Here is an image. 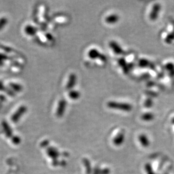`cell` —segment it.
<instances>
[{
    "mask_svg": "<svg viewBox=\"0 0 174 174\" xmlns=\"http://www.w3.org/2000/svg\"><path fill=\"white\" fill-rule=\"evenodd\" d=\"M107 106L111 109L126 112H130L132 109V106L131 104L126 103H122L115 101H110L107 102Z\"/></svg>",
    "mask_w": 174,
    "mask_h": 174,
    "instance_id": "6da1fadb",
    "label": "cell"
},
{
    "mask_svg": "<svg viewBox=\"0 0 174 174\" xmlns=\"http://www.w3.org/2000/svg\"><path fill=\"white\" fill-rule=\"evenodd\" d=\"M27 111V107L25 105H21L19 106L11 117V120L14 123H17L21 119L22 116L25 115Z\"/></svg>",
    "mask_w": 174,
    "mask_h": 174,
    "instance_id": "7a4b0ae2",
    "label": "cell"
},
{
    "mask_svg": "<svg viewBox=\"0 0 174 174\" xmlns=\"http://www.w3.org/2000/svg\"><path fill=\"white\" fill-rule=\"evenodd\" d=\"M6 86L14 94L21 93L23 89L22 85H21L19 83H18L14 81H9L7 83Z\"/></svg>",
    "mask_w": 174,
    "mask_h": 174,
    "instance_id": "3957f363",
    "label": "cell"
},
{
    "mask_svg": "<svg viewBox=\"0 0 174 174\" xmlns=\"http://www.w3.org/2000/svg\"><path fill=\"white\" fill-rule=\"evenodd\" d=\"M88 56L92 59H98L101 60L102 62H106L107 60L105 55L100 52L97 50L95 49H93L89 50L88 52Z\"/></svg>",
    "mask_w": 174,
    "mask_h": 174,
    "instance_id": "277c9868",
    "label": "cell"
},
{
    "mask_svg": "<svg viewBox=\"0 0 174 174\" xmlns=\"http://www.w3.org/2000/svg\"><path fill=\"white\" fill-rule=\"evenodd\" d=\"M67 106V102L64 99H62L58 102V104L57 106V109L56 112V115L57 117H61L64 115V111L66 110V108Z\"/></svg>",
    "mask_w": 174,
    "mask_h": 174,
    "instance_id": "5b68a950",
    "label": "cell"
},
{
    "mask_svg": "<svg viewBox=\"0 0 174 174\" xmlns=\"http://www.w3.org/2000/svg\"><path fill=\"white\" fill-rule=\"evenodd\" d=\"M1 125H2V127L6 136L8 138H12L13 136V131H12L11 128L10 126L9 123L5 121H3L1 123Z\"/></svg>",
    "mask_w": 174,
    "mask_h": 174,
    "instance_id": "8992f818",
    "label": "cell"
},
{
    "mask_svg": "<svg viewBox=\"0 0 174 174\" xmlns=\"http://www.w3.org/2000/svg\"><path fill=\"white\" fill-rule=\"evenodd\" d=\"M160 10H161L160 4H154V5L153 6L152 12L150 14V19L152 21L156 20L158 16V13L160 11Z\"/></svg>",
    "mask_w": 174,
    "mask_h": 174,
    "instance_id": "52a82bcc",
    "label": "cell"
},
{
    "mask_svg": "<svg viewBox=\"0 0 174 174\" xmlns=\"http://www.w3.org/2000/svg\"><path fill=\"white\" fill-rule=\"evenodd\" d=\"M77 82V76L74 73H71L69 76L68 81L66 84V89L70 90L72 89Z\"/></svg>",
    "mask_w": 174,
    "mask_h": 174,
    "instance_id": "ba28073f",
    "label": "cell"
},
{
    "mask_svg": "<svg viewBox=\"0 0 174 174\" xmlns=\"http://www.w3.org/2000/svg\"><path fill=\"white\" fill-rule=\"evenodd\" d=\"M47 154L49 156V157H51L53 159V161L57 160V157L59 156L60 153L57 150V149L54 148L53 147H49L47 148Z\"/></svg>",
    "mask_w": 174,
    "mask_h": 174,
    "instance_id": "9c48e42d",
    "label": "cell"
},
{
    "mask_svg": "<svg viewBox=\"0 0 174 174\" xmlns=\"http://www.w3.org/2000/svg\"><path fill=\"white\" fill-rule=\"evenodd\" d=\"M109 46H110L112 50L114 51L117 54L120 55V54H122L124 53V51H123L122 48L115 41H111L109 43Z\"/></svg>",
    "mask_w": 174,
    "mask_h": 174,
    "instance_id": "30bf717a",
    "label": "cell"
},
{
    "mask_svg": "<svg viewBox=\"0 0 174 174\" xmlns=\"http://www.w3.org/2000/svg\"><path fill=\"white\" fill-rule=\"evenodd\" d=\"M24 31L27 35L30 36H33L37 33V29L31 25H27L25 27Z\"/></svg>",
    "mask_w": 174,
    "mask_h": 174,
    "instance_id": "8fae6325",
    "label": "cell"
},
{
    "mask_svg": "<svg viewBox=\"0 0 174 174\" xmlns=\"http://www.w3.org/2000/svg\"><path fill=\"white\" fill-rule=\"evenodd\" d=\"M124 140V134L123 132L119 133V134L116 136L113 140V143L115 145L119 146L122 144Z\"/></svg>",
    "mask_w": 174,
    "mask_h": 174,
    "instance_id": "7c38bea8",
    "label": "cell"
},
{
    "mask_svg": "<svg viewBox=\"0 0 174 174\" xmlns=\"http://www.w3.org/2000/svg\"><path fill=\"white\" fill-rule=\"evenodd\" d=\"M118 64H119L120 67L122 68L123 72L125 74H128L129 72V68L128 67L127 62L126 61V60L124 59V58H119L118 60Z\"/></svg>",
    "mask_w": 174,
    "mask_h": 174,
    "instance_id": "4fadbf2b",
    "label": "cell"
},
{
    "mask_svg": "<svg viewBox=\"0 0 174 174\" xmlns=\"http://www.w3.org/2000/svg\"><path fill=\"white\" fill-rule=\"evenodd\" d=\"M119 17L117 14H112L106 17L105 21L109 24H114L119 21Z\"/></svg>",
    "mask_w": 174,
    "mask_h": 174,
    "instance_id": "5bb4252c",
    "label": "cell"
},
{
    "mask_svg": "<svg viewBox=\"0 0 174 174\" xmlns=\"http://www.w3.org/2000/svg\"><path fill=\"white\" fill-rule=\"evenodd\" d=\"M139 140L141 143L144 147H148L149 145V141L147 138L144 134H141L140 135V136L139 137Z\"/></svg>",
    "mask_w": 174,
    "mask_h": 174,
    "instance_id": "9a60e30c",
    "label": "cell"
},
{
    "mask_svg": "<svg viewBox=\"0 0 174 174\" xmlns=\"http://www.w3.org/2000/svg\"><path fill=\"white\" fill-rule=\"evenodd\" d=\"M8 19L5 17H0V31L4 30L8 24Z\"/></svg>",
    "mask_w": 174,
    "mask_h": 174,
    "instance_id": "2e32d148",
    "label": "cell"
},
{
    "mask_svg": "<svg viewBox=\"0 0 174 174\" xmlns=\"http://www.w3.org/2000/svg\"><path fill=\"white\" fill-rule=\"evenodd\" d=\"M80 93L77 91H75V90H72L69 93V96L70 98H71L72 99H77L80 97Z\"/></svg>",
    "mask_w": 174,
    "mask_h": 174,
    "instance_id": "e0dca14e",
    "label": "cell"
},
{
    "mask_svg": "<svg viewBox=\"0 0 174 174\" xmlns=\"http://www.w3.org/2000/svg\"><path fill=\"white\" fill-rule=\"evenodd\" d=\"M141 119L143 120L146 121H152L154 119V115L151 113H146L142 115Z\"/></svg>",
    "mask_w": 174,
    "mask_h": 174,
    "instance_id": "ac0fdd59",
    "label": "cell"
},
{
    "mask_svg": "<svg viewBox=\"0 0 174 174\" xmlns=\"http://www.w3.org/2000/svg\"><path fill=\"white\" fill-rule=\"evenodd\" d=\"M139 64L141 67H146L150 65V63L148 60L142 59L139 60Z\"/></svg>",
    "mask_w": 174,
    "mask_h": 174,
    "instance_id": "d6986e66",
    "label": "cell"
},
{
    "mask_svg": "<svg viewBox=\"0 0 174 174\" xmlns=\"http://www.w3.org/2000/svg\"><path fill=\"white\" fill-rule=\"evenodd\" d=\"M11 141L14 144L18 145L21 142V139L19 136L14 135L11 138Z\"/></svg>",
    "mask_w": 174,
    "mask_h": 174,
    "instance_id": "ffe728a7",
    "label": "cell"
},
{
    "mask_svg": "<svg viewBox=\"0 0 174 174\" xmlns=\"http://www.w3.org/2000/svg\"><path fill=\"white\" fill-rule=\"evenodd\" d=\"M166 68L168 70V71H171L172 73V74H173V76L174 75V65L173 64H172V63H169V64H167L166 65Z\"/></svg>",
    "mask_w": 174,
    "mask_h": 174,
    "instance_id": "44dd1931",
    "label": "cell"
},
{
    "mask_svg": "<svg viewBox=\"0 0 174 174\" xmlns=\"http://www.w3.org/2000/svg\"><path fill=\"white\" fill-rule=\"evenodd\" d=\"M144 105L145 106L147 107V108L152 106L153 102H152V99H148L147 100H146L145 102Z\"/></svg>",
    "mask_w": 174,
    "mask_h": 174,
    "instance_id": "7402d4cb",
    "label": "cell"
},
{
    "mask_svg": "<svg viewBox=\"0 0 174 174\" xmlns=\"http://www.w3.org/2000/svg\"><path fill=\"white\" fill-rule=\"evenodd\" d=\"M84 164H85L86 169H87V172H88V174H90L91 168H90V163H89V162L88 161V160H84Z\"/></svg>",
    "mask_w": 174,
    "mask_h": 174,
    "instance_id": "603a6c76",
    "label": "cell"
},
{
    "mask_svg": "<svg viewBox=\"0 0 174 174\" xmlns=\"http://www.w3.org/2000/svg\"><path fill=\"white\" fill-rule=\"evenodd\" d=\"M174 40V34H170L167 38H166V42L168 43H171L172 42V40Z\"/></svg>",
    "mask_w": 174,
    "mask_h": 174,
    "instance_id": "cb8c5ba5",
    "label": "cell"
},
{
    "mask_svg": "<svg viewBox=\"0 0 174 174\" xmlns=\"http://www.w3.org/2000/svg\"><path fill=\"white\" fill-rule=\"evenodd\" d=\"M145 169L147 171L148 174H154L153 173L152 170L150 166L148 165V164H147L145 166Z\"/></svg>",
    "mask_w": 174,
    "mask_h": 174,
    "instance_id": "d4e9b609",
    "label": "cell"
},
{
    "mask_svg": "<svg viewBox=\"0 0 174 174\" xmlns=\"http://www.w3.org/2000/svg\"><path fill=\"white\" fill-rule=\"evenodd\" d=\"M48 144H49V141L48 140H45L41 143V146L42 147H45L48 146Z\"/></svg>",
    "mask_w": 174,
    "mask_h": 174,
    "instance_id": "484cf974",
    "label": "cell"
},
{
    "mask_svg": "<svg viewBox=\"0 0 174 174\" xmlns=\"http://www.w3.org/2000/svg\"><path fill=\"white\" fill-rule=\"evenodd\" d=\"M101 174H109V171L107 169H105V170H102L101 172H100Z\"/></svg>",
    "mask_w": 174,
    "mask_h": 174,
    "instance_id": "4316f807",
    "label": "cell"
},
{
    "mask_svg": "<svg viewBox=\"0 0 174 174\" xmlns=\"http://www.w3.org/2000/svg\"><path fill=\"white\" fill-rule=\"evenodd\" d=\"M46 37H47L49 40H51L53 39V36L52 35L49 33H48V34H46Z\"/></svg>",
    "mask_w": 174,
    "mask_h": 174,
    "instance_id": "83f0119b",
    "label": "cell"
},
{
    "mask_svg": "<svg viewBox=\"0 0 174 174\" xmlns=\"http://www.w3.org/2000/svg\"><path fill=\"white\" fill-rule=\"evenodd\" d=\"M100 170H99L98 168L96 169L94 174H100Z\"/></svg>",
    "mask_w": 174,
    "mask_h": 174,
    "instance_id": "f1b7e54d",
    "label": "cell"
}]
</instances>
